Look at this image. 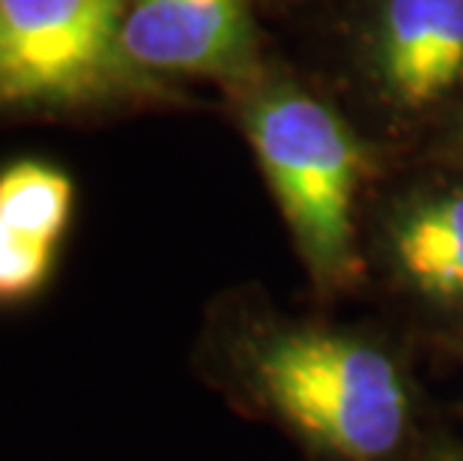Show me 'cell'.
<instances>
[{
    "mask_svg": "<svg viewBox=\"0 0 463 461\" xmlns=\"http://www.w3.org/2000/svg\"><path fill=\"white\" fill-rule=\"evenodd\" d=\"M251 384L305 437L344 461H383L407 437L410 396L395 360L368 341L288 330L251 351Z\"/></svg>",
    "mask_w": 463,
    "mask_h": 461,
    "instance_id": "1",
    "label": "cell"
},
{
    "mask_svg": "<svg viewBox=\"0 0 463 461\" xmlns=\"http://www.w3.org/2000/svg\"><path fill=\"white\" fill-rule=\"evenodd\" d=\"M249 139L317 279L353 267V201L364 168L356 135L323 102L269 91L249 111Z\"/></svg>",
    "mask_w": 463,
    "mask_h": 461,
    "instance_id": "2",
    "label": "cell"
},
{
    "mask_svg": "<svg viewBox=\"0 0 463 461\" xmlns=\"http://www.w3.org/2000/svg\"><path fill=\"white\" fill-rule=\"evenodd\" d=\"M132 0H0V114L81 105L126 82Z\"/></svg>",
    "mask_w": 463,
    "mask_h": 461,
    "instance_id": "3",
    "label": "cell"
},
{
    "mask_svg": "<svg viewBox=\"0 0 463 461\" xmlns=\"http://www.w3.org/2000/svg\"><path fill=\"white\" fill-rule=\"evenodd\" d=\"M249 0H132L120 61L132 75H210L236 70L251 52Z\"/></svg>",
    "mask_w": 463,
    "mask_h": 461,
    "instance_id": "4",
    "label": "cell"
},
{
    "mask_svg": "<svg viewBox=\"0 0 463 461\" xmlns=\"http://www.w3.org/2000/svg\"><path fill=\"white\" fill-rule=\"evenodd\" d=\"M75 213L72 178L43 159L0 168V309L45 291Z\"/></svg>",
    "mask_w": 463,
    "mask_h": 461,
    "instance_id": "5",
    "label": "cell"
},
{
    "mask_svg": "<svg viewBox=\"0 0 463 461\" xmlns=\"http://www.w3.org/2000/svg\"><path fill=\"white\" fill-rule=\"evenodd\" d=\"M373 52L392 100H446L463 84V0H383Z\"/></svg>",
    "mask_w": 463,
    "mask_h": 461,
    "instance_id": "6",
    "label": "cell"
},
{
    "mask_svg": "<svg viewBox=\"0 0 463 461\" xmlns=\"http://www.w3.org/2000/svg\"><path fill=\"white\" fill-rule=\"evenodd\" d=\"M395 261L433 300H463V192L412 204L392 228Z\"/></svg>",
    "mask_w": 463,
    "mask_h": 461,
    "instance_id": "7",
    "label": "cell"
},
{
    "mask_svg": "<svg viewBox=\"0 0 463 461\" xmlns=\"http://www.w3.org/2000/svg\"><path fill=\"white\" fill-rule=\"evenodd\" d=\"M460 141H463V139H460Z\"/></svg>",
    "mask_w": 463,
    "mask_h": 461,
    "instance_id": "8",
    "label": "cell"
}]
</instances>
